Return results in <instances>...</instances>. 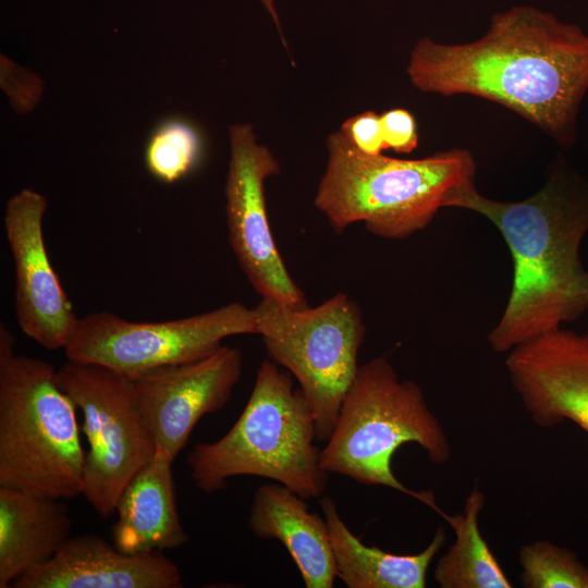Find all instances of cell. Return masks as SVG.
<instances>
[{"label": "cell", "instance_id": "obj_1", "mask_svg": "<svg viewBox=\"0 0 588 588\" xmlns=\"http://www.w3.org/2000/svg\"><path fill=\"white\" fill-rule=\"evenodd\" d=\"M407 75L424 93L499 103L567 149L588 91V35L549 12L518 5L494 14L486 34L470 42L419 39Z\"/></svg>", "mask_w": 588, "mask_h": 588}, {"label": "cell", "instance_id": "obj_2", "mask_svg": "<svg viewBox=\"0 0 588 588\" xmlns=\"http://www.w3.org/2000/svg\"><path fill=\"white\" fill-rule=\"evenodd\" d=\"M446 207L481 215L509 247L512 290L488 335L495 353L510 352L588 310V271L578 255L588 232V181L562 156L550 164L542 187L526 199L493 200L471 182L453 189Z\"/></svg>", "mask_w": 588, "mask_h": 588}, {"label": "cell", "instance_id": "obj_3", "mask_svg": "<svg viewBox=\"0 0 588 588\" xmlns=\"http://www.w3.org/2000/svg\"><path fill=\"white\" fill-rule=\"evenodd\" d=\"M327 148L315 206L335 231L363 222L377 236L406 238L433 220L453 189L475 182L476 162L465 148L419 159L372 156L341 131L327 137Z\"/></svg>", "mask_w": 588, "mask_h": 588}, {"label": "cell", "instance_id": "obj_4", "mask_svg": "<svg viewBox=\"0 0 588 588\" xmlns=\"http://www.w3.org/2000/svg\"><path fill=\"white\" fill-rule=\"evenodd\" d=\"M315 439V417L302 390L294 388L287 370L265 359L235 424L220 439L196 444L186 463L206 493L225 489L232 477L256 476L315 499L324 493L329 474Z\"/></svg>", "mask_w": 588, "mask_h": 588}, {"label": "cell", "instance_id": "obj_5", "mask_svg": "<svg viewBox=\"0 0 588 588\" xmlns=\"http://www.w3.org/2000/svg\"><path fill=\"white\" fill-rule=\"evenodd\" d=\"M418 444L429 460L442 465L450 460L448 434L430 409L421 388L400 380L385 356L359 365L348 387L333 430L320 449V464L366 486H384L413 497L440 515L431 492L405 487L392 470L395 451Z\"/></svg>", "mask_w": 588, "mask_h": 588}, {"label": "cell", "instance_id": "obj_6", "mask_svg": "<svg viewBox=\"0 0 588 588\" xmlns=\"http://www.w3.org/2000/svg\"><path fill=\"white\" fill-rule=\"evenodd\" d=\"M76 409L50 363L15 354L0 364V486L58 500L82 495Z\"/></svg>", "mask_w": 588, "mask_h": 588}, {"label": "cell", "instance_id": "obj_7", "mask_svg": "<svg viewBox=\"0 0 588 588\" xmlns=\"http://www.w3.org/2000/svg\"><path fill=\"white\" fill-rule=\"evenodd\" d=\"M253 309L256 334L270 359L297 380L313 411L317 439L326 442L359 367L366 326L358 305L338 293L313 308L261 297Z\"/></svg>", "mask_w": 588, "mask_h": 588}, {"label": "cell", "instance_id": "obj_8", "mask_svg": "<svg viewBox=\"0 0 588 588\" xmlns=\"http://www.w3.org/2000/svg\"><path fill=\"white\" fill-rule=\"evenodd\" d=\"M57 378L83 414L88 450L82 495L101 516H110L125 486L157 449L133 380L96 364L70 359L57 370Z\"/></svg>", "mask_w": 588, "mask_h": 588}, {"label": "cell", "instance_id": "obj_9", "mask_svg": "<svg viewBox=\"0 0 588 588\" xmlns=\"http://www.w3.org/2000/svg\"><path fill=\"white\" fill-rule=\"evenodd\" d=\"M256 333L253 308L234 302L191 317L139 322L110 311L78 318L64 347L68 359L96 364L127 378L208 356L222 340Z\"/></svg>", "mask_w": 588, "mask_h": 588}, {"label": "cell", "instance_id": "obj_10", "mask_svg": "<svg viewBox=\"0 0 588 588\" xmlns=\"http://www.w3.org/2000/svg\"><path fill=\"white\" fill-rule=\"evenodd\" d=\"M230 161L225 181L229 241L235 257L261 297L295 308L307 307L278 250L268 220L265 181L280 172L271 151L257 143L252 124L229 127Z\"/></svg>", "mask_w": 588, "mask_h": 588}, {"label": "cell", "instance_id": "obj_11", "mask_svg": "<svg viewBox=\"0 0 588 588\" xmlns=\"http://www.w3.org/2000/svg\"><path fill=\"white\" fill-rule=\"evenodd\" d=\"M46 197L24 188L7 203L3 223L14 264L15 314L21 331L48 350L66 346L78 321L45 245Z\"/></svg>", "mask_w": 588, "mask_h": 588}, {"label": "cell", "instance_id": "obj_12", "mask_svg": "<svg viewBox=\"0 0 588 588\" xmlns=\"http://www.w3.org/2000/svg\"><path fill=\"white\" fill-rule=\"evenodd\" d=\"M242 370L241 350L221 345L200 359L133 378L139 408L156 444L175 458L200 418L225 406Z\"/></svg>", "mask_w": 588, "mask_h": 588}, {"label": "cell", "instance_id": "obj_13", "mask_svg": "<svg viewBox=\"0 0 588 588\" xmlns=\"http://www.w3.org/2000/svg\"><path fill=\"white\" fill-rule=\"evenodd\" d=\"M505 367L531 420H571L588 433V339L559 328L509 352Z\"/></svg>", "mask_w": 588, "mask_h": 588}, {"label": "cell", "instance_id": "obj_14", "mask_svg": "<svg viewBox=\"0 0 588 588\" xmlns=\"http://www.w3.org/2000/svg\"><path fill=\"white\" fill-rule=\"evenodd\" d=\"M179 565L162 551L125 553L105 538L70 537L59 552L11 588H181Z\"/></svg>", "mask_w": 588, "mask_h": 588}, {"label": "cell", "instance_id": "obj_15", "mask_svg": "<svg viewBox=\"0 0 588 588\" xmlns=\"http://www.w3.org/2000/svg\"><path fill=\"white\" fill-rule=\"evenodd\" d=\"M174 457L157 445L150 461L125 486L117 502L114 546L125 553L172 550L188 541L177 511Z\"/></svg>", "mask_w": 588, "mask_h": 588}, {"label": "cell", "instance_id": "obj_16", "mask_svg": "<svg viewBox=\"0 0 588 588\" xmlns=\"http://www.w3.org/2000/svg\"><path fill=\"white\" fill-rule=\"evenodd\" d=\"M247 525L259 539L280 541L306 588H331L336 567L324 517L308 510L305 499L281 483L260 486Z\"/></svg>", "mask_w": 588, "mask_h": 588}, {"label": "cell", "instance_id": "obj_17", "mask_svg": "<svg viewBox=\"0 0 588 588\" xmlns=\"http://www.w3.org/2000/svg\"><path fill=\"white\" fill-rule=\"evenodd\" d=\"M71 525L60 500L0 486V588L52 559L71 537Z\"/></svg>", "mask_w": 588, "mask_h": 588}, {"label": "cell", "instance_id": "obj_18", "mask_svg": "<svg viewBox=\"0 0 588 588\" xmlns=\"http://www.w3.org/2000/svg\"><path fill=\"white\" fill-rule=\"evenodd\" d=\"M336 567V577L348 588H425L427 571L443 547L440 526L429 544L416 554H394L362 542L340 516L332 498L320 499Z\"/></svg>", "mask_w": 588, "mask_h": 588}, {"label": "cell", "instance_id": "obj_19", "mask_svg": "<svg viewBox=\"0 0 588 588\" xmlns=\"http://www.w3.org/2000/svg\"><path fill=\"white\" fill-rule=\"evenodd\" d=\"M485 494L475 486L462 513L442 516L455 531V542L439 559L434 579L441 588H511L505 572L479 529Z\"/></svg>", "mask_w": 588, "mask_h": 588}, {"label": "cell", "instance_id": "obj_20", "mask_svg": "<svg viewBox=\"0 0 588 588\" xmlns=\"http://www.w3.org/2000/svg\"><path fill=\"white\" fill-rule=\"evenodd\" d=\"M204 152L200 131L191 121L169 117L152 130L144 150L148 172L164 184L188 175L199 164Z\"/></svg>", "mask_w": 588, "mask_h": 588}, {"label": "cell", "instance_id": "obj_21", "mask_svg": "<svg viewBox=\"0 0 588 588\" xmlns=\"http://www.w3.org/2000/svg\"><path fill=\"white\" fill-rule=\"evenodd\" d=\"M526 588H588V568L567 548L536 540L518 551Z\"/></svg>", "mask_w": 588, "mask_h": 588}, {"label": "cell", "instance_id": "obj_22", "mask_svg": "<svg viewBox=\"0 0 588 588\" xmlns=\"http://www.w3.org/2000/svg\"><path fill=\"white\" fill-rule=\"evenodd\" d=\"M385 149L409 154L418 146V133L413 114L402 108L388 110L380 114Z\"/></svg>", "mask_w": 588, "mask_h": 588}, {"label": "cell", "instance_id": "obj_23", "mask_svg": "<svg viewBox=\"0 0 588 588\" xmlns=\"http://www.w3.org/2000/svg\"><path fill=\"white\" fill-rule=\"evenodd\" d=\"M348 140L367 155H380L385 149L380 114L366 111L347 119L340 130Z\"/></svg>", "mask_w": 588, "mask_h": 588}, {"label": "cell", "instance_id": "obj_24", "mask_svg": "<svg viewBox=\"0 0 588 588\" xmlns=\"http://www.w3.org/2000/svg\"><path fill=\"white\" fill-rule=\"evenodd\" d=\"M14 338L7 328L0 330V364L10 360L14 356Z\"/></svg>", "mask_w": 588, "mask_h": 588}, {"label": "cell", "instance_id": "obj_25", "mask_svg": "<svg viewBox=\"0 0 588 588\" xmlns=\"http://www.w3.org/2000/svg\"><path fill=\"white\" fill-rule=\"evenodd\" d=\"M260 2L262 3V5L267 10V12L270 14L272 21L274 22V24H275V26L278 28L280 37H281V39H282V41H283V44H284V46L286 48L287 46H286L283 33H282V28H281V25H280V20H279V15H278V12H277V9H275L274 0H260Z\"/></svg>", "mask_w": 588, "mask_h": 588}, {"label": "cell", "instance_id": "obj_26", "mask_svg": "<svg viewBox=\"0 0 588 588\" xmlns=\"http://www.w3.org/2000/svg\"><path fill=\"white\" fill-rule=\"evenodd\" d=\"M585 335H586V338L588 339V334H585Z\"/></svg>", "mask_w": 588, "mask_h": 588}]
</instances>
